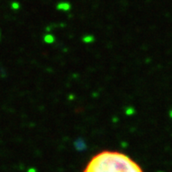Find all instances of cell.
Listing matches in <instances>:
<instances>
[{
	"label": "cell",
	"instance_id": "1",
	"mask_svg": "<svg viewBox=\"0 0 172 172\" xmlns=\"http://www.w3.org/2000/svg\"><path fill=\"white\" fill-rule=\"evenodd\" d=\"M84 172H143L135 161L126 155L103 151L93 156Z\"/></svg>",
	"mask_w": 172,
	"mask_h": 172
}]
</instances>
